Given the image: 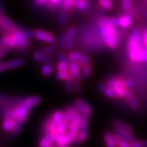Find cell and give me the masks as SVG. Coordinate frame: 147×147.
Instances as JSON below:
<instances>
[{
  "instance_id": "7c38bea8",
  "label": "cell",
  "mask_w": 147,
  "mask_h": 147,
  "mask_svg": "<svg viewBox=\"0 0 147 147\" xmlns=\"http://www.w3.org/2000/svg\"><path fill=\"white\" fill-rule=\"evenodd\" d=\"M76 34V29L74 26H69L66 31V43L65 49L66 51H69L72 49L74 42V38Z\"/></svg>"
},
{
  "instance_id": "7a4b0ae2",
  "label": "cell",
  "mask_w": 147,
  "mask_h": 147,
  "mask_svg": "<svg viewBox=\"0 0 147 147\" xmlns=\"http://www.w3.org/2000/svg\"><path fill=\"white\" fill-rule=\"evenodd\" d=\"M30 108L22 100L19 104L12 108V109H8L4 111V115L5 117H11L15 119L17 122H20L21 123H25L28 118L29 113L31 110Z\"/></svg>"
},
{
  "instance_id": "74e56055",
  "label": "cell",
  "mask_w": 147,
  "mask_h": 147,
  "mask_svg": "<svg viewBox=\"0 0 147 147\" xmlns=\"http://www.w3.org/2000/svg\"><path fill=\"white\" fill-rule=\"evenodd\" d=\"M41 50L47 55H52L57 51V47L54 44H49L47 47H43Z\"/></svg>"
},
{
  "instance_id": "d4e9b609",
  "label": "cell",
  "mask_w": 147,
  "mask_h": 147,
  "mask_svg": "<svg viewBox=\"0 0 147 147\" xmlns=\"http://www.w3.org/2000/svg\"><path fill=\"white\" fill-rule=\"evenodd\" d=\"M23 101L30 108H34L41 102V98L38 96H29L26 99H24Z\"/></svg>"
},
{
  "instance_id": "9c48e42d",
  "label": "cell",
  "mask_w": 147,
  "mask_h": 147,
  "mask_svg": "<svg viewBox=\"0 0 147 147\" xmlns=\"http://www.w3.org/2000/svg\"><path fill=\"white\" fill-rule=\"evenodd\" d=\"M132 25V17L129 14H123L117 17V26L118 28L122 30H127Z\"/></svg>"
},
{
  "instance_id": "e0dca14e",
  "label": "cell",
  "mask_w": 147,
  "mask_h": 147,
  "mask_svg": "<svg viewBox=\"0 0 147 147\" xmlns=\"http://www.w3.org/2000/svg\"><path fill=\"white\" fill-rule=\"evenodd\" d=\"M112 126L115 128V131H129V132H131V133L134 132V130H133L132 127L121 120L113 121Z\"/></svg>"
},
{
  "instance_id": "8fae6325",
  "label": "cell",
  "mask_w": 147,
  "mask_h": 147,
  "mask_svg": "<svg viewBox=\"0 0 147 147\" xmlns=\"http://www.w3.org/2000/svg\"><path fill=\"white\" fill-rule=\"evenodd\" d=\"M0 24L3 28L4 33H11L17 30L15 24L6 16H0Z\"/></svg>"
},
{
  "instance_id": "6da1fadb",
  "label": "cell",
  "mask_w": 147,
  "mask_h": 147,
  "mask_svg": "<svg viewBox=\"0 0 147 147\" xmlns=\"http://www.w3.org/2000/svg\"><path fill=\"white\" fill-rule=\"evenodd\" d=\"M97 26L105 46L111 50L116 49L119 42L117 17H100L97 21Z\"/></svg>"
},
{
  "instance_id": "4316f807",
  "label": "cell",
  "mask_w": 147,
  "mask_h": 147,
  "mask_svg": "<svg viewBox=\"0 0 147 147\" xmlns=\"http://www.w3.org/2000/svg\"><path fill=\"white\" fill-rule=\"evenodd\" d=\"M88 138V131H79L77 136L74 139L73 144L78 145V144H81L84 142Z\"/></svg>"
},
{
  "instance_id": "30bf717a",
  "label": "cell",
  "mask_w": 147,
  "mask_h": 147,
  "mask_svg": "<svg viewBox=\"0 0 147 147\" xmlns=\"http://www.w3.org/2000/svg\"><path fill=\"white\" fill-rule=\"evenodd\" d=\"M62 0H34V3L38 7H47L51 10L57 9L59 6H61Z\"/></svg>"
},
{
  "instance_id": "60d3db41",
  "label": "cell",
  "mask_w": 147,
  "mask_h": 147,
  "mask_svg": "<svg viewBox=\"0 0 147 147\" xmlns=\"http://www.w3.org/2000/svg\"><path fill=\"white\" fill-rule=\"evenodd\" d=\"M131 147H147V140L144 141H134L131 142Z\"/></svg>"
},
{
  "instance_id": "c3c4849f",
  "label": "cell",
  "mask_w": 147,
  "mask_h": 147,
  "mask_svg": "<svg viewBox=\"0 0 147 147\" xmlns=\"http://www.w3.org/2000/svg\"><path fill=\"white\" fill-rule=\"evenodd\" d=\"M7 69L6 63H4V62H1V61H0V73L4 72Z\"/></svg>"
},
{
  "instance_id": "ffe728a7",
  "label": "cell",
  "mask_w": 147,
  "mask_h": 147,
  "mask_svg": "<svg viewBox=\"0 0 147 147\" xmlns=\"http://www.w3.org/2000/svg\"><path fill=\"white\" fill-rule=\"evenodd\" d=\"M103 138H104L105 147H117L115 137L114 133L105 132L103 136Z\"/></svg>"
},
{
  "instance_id": "f907efd6",
  "label": "cell",
  "mask_w": 147,
  "mask_h": 147,
  "mask_svg": "<svg viewBox=\"0 0 147 147\" xmlns=\"http://www.w3.org/2000/svg\"><path fill=\"white\" fill-rule=\"evenodd\" d=\"M49 147H56V146H49Z\"/></svg>"
},
{
  "instance_id": "b9f144b4",
  "label": "cell",
  "mask_w": 147,
  "mask_h": 147,
  "mask_svg": "<svg viewBox=\"0 0 147 147\" xmlns=\"http://www.w3.org/2000/svg\"><path fill=\"white\" fill-rule=\"evenodd\" d=\"M22 130V123H20V122H17L16 121V125L14 127V128L12 129V134L14 135V136H16V135H18V134H20V132Z\"/></svg>"
},
{
  "instance_id": "f6af8a7d",
  "label": "cell",
  "mask_w": 147,
  "mask_h": 147,
  "mask_svg": "<svg viewBox=\"0 0 147 147\" xmlns=\"http://www.w3.org/2000/svg\"><path fill=\"white\" fill-rule=\"evenodd\" d=\"M123 81H124V84H125L126 87L128 88V89L131 90V88H134V83H133L131 80L123 79Z\"/></svg>"
},
{
  "instance_id": "9a60e30c",
  "label": "cell",
  "mask_w": 147,
  "mask_h": 147,
  "mask_svg": "<svg viewBox=\"0 0 147 147\" xmlns=\"http://www.w3.org/2000/svg\"><path fill=\"white\" fill-rule=\"evenodd\" d=\"M126 99L128 105L130 106L131 110H138L140 108V105H139V102L136 98V96H134V94L131 92V91L130 89H128V91L127 92V94L124 97Z\"/></svg>"
},
{
  "instance_id": "8d00e7d4",
  "label": "cell",
  "mask_w": 147,
  "mask_h": 147,
  "mask_svg": "<svg viewBox=\"0 0 147 147\" xmlns=\"http://www.w3.org/2000/svg\"><path fill=\"white\" fill-rule=\"evenodd\" d=\"M65 43H66V32H63L60 34V37L58 38V46L61 48L65 49Z\"/></svg>"
},
{
  "instance_id": "ba28073f",
  "label": "cell",
  "mask_w": 147,
  "mask_h": 147,
  "mask_svg": "<svg viewBox=\"0 0 147 147\" xmlns=\"http://www.w3.org/2000/svg\"><path fill=\"white\" fill-rule=\"evenodd\" d=\"M69 71L71 74L73 80L81 81L84 78L82 74V66L76 61H69Z\"/></svg>"
},
{
  "instance_id": "cb8c5ba5",
  "label": "cell",
  "mask_w": 147,
  "mask_h": 147,
  "mask_svg": "<svg viewBox=\"0 0 147 147\" xmlns=\"http://www.w3.org/2000/svg\"><path fill=\"white\" fill-rule=\"evenodd\" d=\"M61 7L62 10L66 11L69 14V12H71L72 11L75 9L74 0H62L61 3Z\"/></svg>"
},
{
  "instance_id": "603a6c76",
  "label": "cell",
  "mask_w": 147,
  "mask_h": 147,
  "mask_svg": "<svg viewBox=\"0 0 147 147\" xmlns=\"http://www.w3.org/2000/svg\"><path fill=\"white\" fill-rule=\"evenodd\" d=\"M64 121L67 123H69L72 118L74 115V113L76 112V108L74 105L68 106L65 110H64Z\"/></svg>"
},
{
  "instance_id": "d6a6232c",
  "label": "cell",
  "mask_w": 147,
  "mask_h": 147,
  "mask_svg": "<svg viewBox=\"0 0 147 147\" xmlns=\"http://www.w3.org/2000/svg\"><path fill=\"white\" fill-rule=\"evenodd\" d=\"M56 77L57 79L61 80V81H67L69 79H72L71 77V74L69 73V70H66V71H57L56 73Z\"/></svg>"
},
{
  "instance_id": "52a82bcc",
  "label": "cell",
  "mask_w": 147,
  "mask_h": 147,
  "mask_svg": "<svg viewBox=\"0 0 147 147\" xmlns=\"http://www.w3.org/2000/svg\"><path fill=\"white\" fill-rule=\"evenodd\" d=\"M67 57H68L69 61H76L81 65V66H84V65L89 63L91 59L88 56H85L84 54H82L79 52H70L67 55Z\"/></svg>"
},
{
  "instance_id": "681fc988",
  "label": "cell",
  "mask_w": 147,
  "mask_h": 147,
  "mask_svg": "<svg viewBox=\"0 0 147 147\" xmlns=\"http://www.w3.org/2000/svg\"><path fill=\"white\" fill-rule=\"evenodd\" d=\"M143 62H147V48H144V55H143Z\"/></svg>"
},
{
  "instance_id": "277c9868",
  "label": "cell",
  "mask_w": 147,
  "mask_h": 147,
  "mask_svg": "<svg viewBox=\"0 0 147 147\" xmlns=\"http://www.w3.org/2000/svg\"><path fill=\"white\" fill-rule=\"evenodd\" d=\"M106 85H108L110 88L115 92V93L118 96L119 99L120 98H124L127 94V92L128 91V88L126 87L124 84L123 79L122 78H117L114 77L109 79L105 82Z\"/></svg>"
},
{
  "instance_id": "ab89813d",
  "label": "cell",
  "mask_w": 147,
  "mask_h": 147,
  "mask_svg": "<svg viewBox=\"0 0 147 147\" xmlns=\"http://www.w3.org/2000/svg\"><path fill=\"white\" fill-rule=\"evenodd\" d=\"M65 92L67 93H71L74 91V84H73V79H70L65 81Z\"/></svg>"
},
{
  "instance_id": "f5cc1de1",
  "label": "cell",
  "mask_w": 147,
  "mask_h": 147,
  "mask_svg": "<svg viewBox=\"0 0 147 147\" xmlns=\"http://www.w3.org/2000/svg\"><path fill=\"white\" fill-rule=\"evenodd\" d=\"M68 147H69V146H68Z\"/></svg>"
},
{
  "instance_id": "d590c367",
  "label": "cell",
  "mask_w": 147,
  "mask_h": 147,
  "mask_svg": "<svg viewBox=\"0 0 147 147\" xmlns=\"http://www.w3.org/2000/svg\"><path fill=\"white\" fill-rule=\"evenodd\" d=\"M115 134V133H114ZM115 137L116 140V145L117 147H131V143L127 141H124L123 139H121L120 137H119L117 135L115 134Z\"/></svg>"
},
{
  "instance_id": "8992f818",
  "label": "cell",
  "mask_w": 147,
  "mask_h": 147,
  "mask_svg": "<svg viewBox=\"0 0 147 147\" xmlns=\"http://www.w3.org/2000/svg\"><path fill=\"white\" fill-rule=\"evenodd\" d=\"M74 106L76 108V110H78L82 115L90 117L92 115V107L83 99H80V98L76 99L74 102Z\"/></svg>"
},
{
  "instance_id": "836d02e7",
  "label": "cell",
  "mask_w": 147,
  "mask_h": 147,
  "mask_svg": "<svg viewBox=\"0 0 147 147\" xmlns=\"http://www.w3.org/2000/svg\"><path fill=\"white\" fill-rule=\"evenodd\" d=\"M69 123L63 121L61 123H60L57 126V135H62L65 134L66 131H68Z\"/></svg>"
},
{
  "instance_id": "7bdbcfd3",
  "label": "cell",
  "mask_w": 147,
  "mask_h": 147,
  "mask_svg": "<svg viewBox=\"0 0 147 147\" xmlns=\"http://www.w3.org/2000/svg\"><path fill=\"white\" fill-rule=\"evenodd\" d=\"M74 84V92H75L76 93H79L82 91V87H81V84L80 81H77V80H73Z\"/></svg>"
},
{
  "instance_id": "ee69618b",
  "label": "cell",
  "mask_w": 147,
  "mask_h": 147,
  "mask_svg": "<svg viewBox=\"0 0 147 147\" xmlns=\"http://www.w3.org/2000/svg\"><path fill=\"white\" fill-rule=\"evenodd\" d=\"M142 39L144 47L147 48V27H146L142 31Z\"/></svg>"
},
{
  "instance_id": "4fadbf2b",
  "label": "cell",
  "mask_w": 147,
  "mask_h": 147,
  "mask_svg": "<svg viewBox=\"0 0 147 147\" xmlns=\"http://www.w3.org/2000/svg\"><path fill=\"white\" fill-rule=\"evenodd\" d=\"M33 58L35 61L38 63H50L53 61V58L50 57V55L45 54L41 49L34 53Z\"/></svg>"
},
{
  "instance_id": "f546056e",
  "label": "cell",
  "mask_w": 147,
  "mask_h": 147,
  "mask_svg": "<svg viewBox=\"0 0 147 147\" xmlns=\"http://www.w3.org/2000/svg\"><path fill=\"white\" fill-rule=\"evenodd\" d=\"M89 116H81V121H80V126H79V131H88V126H89Z\"/></svg>"
},
{
  "instance_id": "4dcf8cb0",
  "label": "cell",
  "mask_w": 147,
  "mask_h": 147,
  "mask_svg": "<svg viewBox=\"0 0 147 147\" xmlns=\"http://www.w3.org/2000/svg\"><path fill=\"white\" fill-rule=\"evenodd\" d=\"M82 74L84 79H88L91 77L92 74V65L90 64V62L82 66Z\"/></svg>"
},
{
  "instance_id": "2e32d148",
  "label": "cell",
  "mask_w": 147,
  "mask_h": 147,
  "mask_svg": "<svg viewBox=\"0 0 147 147\" xmlns=\"http://www.w3.org/2000/svg\"><path fill=\"white\" fill-rule=\"evenodd\" d=\"M97 88L100 92H102L105 96H107L109 98H112V99H119L115 92L111 88H110L108 85H106V84H99Z\"/></svg>"
},
{
  "instance_id": "d6986e66",
  "label": "cell",
  "mask_w": 147,
  "mask_h": 147,
  "mask_svg": "<svg viewBox=\"0 0 147 147\" xmlns=\"http://www.w3.org/2000/svg\"><path fill=\"white\" fill-rule=\"evenodd\" d=\"M24 63L25 61L22 58H15V59H11L10 61H7L6 62V65L7 69H15L22 66Z\"/></svg>"
},
{
  "instance_id": "e575fe53",
  "label": "cell",
  "mask_w": 147,
  "mask_h": 147,
  "mask_svg": "<svg viewBox=\"0 0 147 147\" xmlns=\"http://www.w3.org/2000/svg\"><path fill=\"white\" fill-rule=\"evenodd\" d=\"M57 71H66L69 69V61H58L57 65L56 66Z\"/></svg>"
},
{
  "instance_id": "ac0fdd59",
  "label": "cell",
  "mask_w": 147,
  "mask_h": 147,
  "mask_svg": "<svg viewBox=\"0 0 147 147\" xmlns=\"http://www.w3.org/2000/svg\"><path fill=\"white\" fill-rule=\"evenodd\" d=\"M16 120L15 119H13L11 117H5L4 120L3 122L2 127H3V131H7V132L11 131L16 125Z\"/></svg>"
},
{
  "instance_id": "7402d4cb",
  "label": "cell",
  "mask_w": 147,
  "mask_h": 147,
  "mask_svg": "<svg viewBox=\"0 0 147 147\" xmlns=\"http://www.w3.org/2000/svg\"><path fill=\"white\" fill-rule=\"evenodd\" d=\"M89 0H74L75 9L81 12H87L88 10Z\"/></svg>"
},
{
  "instance_id": "f35d334b",
  "label": "cell",
  "mask_w": 147,
  "mask_h": 147,
  "mask_svg": "<svg viewBox=\"0 0 147 147\" xmlns=\"http://www.w3.org/2000/svg\"><path fill=\"white\" fill-rule=\"evenodd\" d=\"M132 6V0H122V8L125 11L131 10Z\"/></svg>"
},
{
  "instance_id": "3957f363",
  "label": "cell",
  "mask_w": 147,
  "mask_h": 147,
  "mask_svg": "<svg viewBox=\"0 0 147 147\" xmlns=\"http://www.w3.org/2000/svg\"><path fill=\"white\" fill-rule=\"evenodd\" d=\"M127 52L129 60L133 63H142L143 62L144 55V45L140 44L133 40L128 39L127 42Z\"/></svg>"
},
{
  "instance_id": "816d5d0a",
  "label": "cell",
  "mask_w": 147,
  "mask_h": 147,
  "mask_svg": "<svg viewBox=\"0 0 147 147\" xmlns=\"http://www.w3.org/2000/svg\"><path fill=\"white\" fill-rule=\"evenodd\" d=\"M146 16H147V12H146Z\"/></svg>"
},
{
  "instance_id": "484cf974",
  "label": "cell",
  "mask_w": 147,
  "mask_h": 147,
  "mask_svg": "<svg viewBox=\"0 0 147 147\" xmlns=\"http://www.w3.org/2000/svg\"><path fill=\"white\" fill-rule=\"evenodd\" d=\"M51 118L57 125H59L64 121V112L61 110H56L52 114Z\"/></svg>"
},
{
  "instance_id": "83f0119b",
  "label": "cell",
  "mask_w": 147,
  "mask_h": 147,
  "mask_svg": "<svg viewBox=\"0 0 147 147\" xmlns=\"http://www.w3.org/2000/svg\"><path fill=\"white\" fill-rule=\"evenodd\" d=\"M40 71L42 76L44 77H50L53 72V67L49 63H45L42 65L40 69Z\"/></svg>"
},
{
  "instance_id": "7dc6e473",
  "label": "cell",
  "mask_w": 147,
  "mask_h": 147,
  "mask_svg": "<svg viewBox=\"0 0 147 147\" xmlns=\"http://www.w3.org/2000/svg\"><path fill=\"white\" fill-rule=\"evenodd\" d=\"M57 59L58 61H69L67 56L64 55L63 53H59L57 56Z\"/></svg>"
},
{
  "instance_id": "44dd1931",
  "label": "cell",
  "mask_w": 147,
  "mask_h": 147,
  "mask_svg": "<svg viewBox=\"0 0 147 147\" xmlns=\"http://www.w3.org/2000/svg\"><path fill=\"white\" fill-rule=\"evenodd\" d=\"M115 134L117 135L119 137H120L121 139L127 141L128 142H132L134 141H136V137H134L133 133L129 132V131H115Z\"/></svg>"
},
{
  "instance_id": "bcb514c9",
  "label": "cell",
  "mask_w": 147,
  "mask_h": 147,
  "mask_svg": "<svg viewBox=\"0 0 147 147\" xmlns=\"http://www.w3.org/2000/svg\"><path fill=\"white\" fill-rule=\"evenodd\" d=\"M10 49V47L4 46V47H0V59L3 57L6 53L8 52V50Z\"/></svg>"
},
{
  "instance_id": "1f68e13d",
  "label": "cell",
  "mask_w": 147,
  "mask_h": 147,
  "mask_svg": "<svg viewBox=\"0 0 147 147\" xmlns=\"http://www.w3.org/2000/svg\"><path fill=\"white\" fill-rule=\"evenodd\" d=\"M98 3L101 8L105 11H110L114 7V3L112 0H98Z\"/></svg>"
},
{
  "instance_id": "f1b7e54d",
  "label": "cell",
  "mask_w": 147,
  "mask_h": 147,
  "mask_svg": "<svg viewBox=\"0 0 147 147\" xmlns=\"http://www.w3.org/2000/svg\"><path fill=\"white\" fill-rule=\"evenodd\" d=\"M68 13L66 11H65L64 10L60 11L59 14H58V22H59V25L61 26H65L66 24H67V21H68Z\"/></svg>"
},
{
  "instance_id": "5bb4252c",
  "label": "cell",
  "mask_w": 147,
  "mask_h": 147,
  "mask_svg": "<svg viewBox=\"0 0 147 147\" xmlns=\"http://www.w3.org/2000/svg\"><path fill=\"white\" fill-rule=\"evenodd\" d=\"M81 116L82 115L76 110V112L74 113V115L72 118L71 121L69 123L68 130L72 131H79V126H80V121H81Z\"/></svg>"
},
{
  "instance_id": "5b68a950",
  "label": "cell",
  "mask_w": 147,
  "mask_h": 147,
  "mask_svg": "<svg viewBox=\"0 0 147 147\" xmlns=\"http://www.w3.org/2000/svg\"><path fill=\"white\" fill-rule=\"evenodd\" d=\"M33 37L40 42H46L48 44H54L57 41L56 36L53 34V33L46 31V30H34Z\"/></svg>"
}]
</instances>
